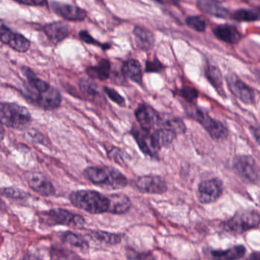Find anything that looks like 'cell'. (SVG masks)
<instances>
[{"label": "cell", "mask_w": 260, "mask_h": 260, "mask_svg": "<svg viewBox=\"0 0 260 260\" xmlns=\"http://www.w3.org/2000/svg\"><path fill=\"white\" fill-rule=\"evenodd\" d=\"M22 71L28 80L25 87V95L28 100L45 110L60 107L62 97L57 89L39 79L30 68L23 67Z\"/></svg>", "instance_id": "cell-1"}, {"label": "cell", "mask_w": 260, "mask_h": 260, "mask_svg": "<svg viewBox=\"0 0 260 260\" xmlns=\"http://www.w3.org/2000/svg\"><path fill=\"white\" fill-rule=\"evenodd\" d=\"M83 175L94 185L107 189H120L127 184L125 176L113 167H89L83 171Z\"/></svg>", "instance_id": "cell-2"}, {"label": "cell", "mask_w": 260, "mask_h": 260, "mask_svg": "<svg viewBox=\"0 0 260 260\" xmlns=\"http://www.w3.org/2000/svg\"><path fill=\"white\" fill-rule=\"evenodd\" d=\"M70 201L79 209L90 214H103L110 211L111 201L109 196L92 190H80L70 194Z\"/></svg>", "instance_id": "cell-3"}, {"label": "cell", "mask_w": 260, "mask_h": 260, "mask_svg": "<svg viewBox=\"0 0 260 260\" xmlns=\"http://www.w3.org/2000/svg\"><path fill=\"white\" fill-rule=\"evenodd\" d=\"M31 122L28 109L16 103H0V123L16 130H25Z\"/></svg>", "instance_id": "cell-4"}, {"label": "cell", "mask_w": 260, "mask_h": 260, "mask_svg": "<svg viewBox=\"0 0 260 260\" xmlns=\"http://www.w3.org/2000/svg\"><path fill=\"white\" fill-rule=\"evenodd\" d=\"M233 168L240 179L249 184L257 185L259 182V168L250 155H239L234 158Z\"/></svg>", "instance_id": "cell-5"}, {"label": "cell", "mask_w": 260, "mask_h": 260, "mask_svg": "<svg viewBox=\"0 0 260 260\" xmlns=\"http://www.w3.org/2000/svg\"><path fill=\"white\" fill-rule=\"evenodd\" d=\"M259 218L258 211H240L225 222V229L234 234H243L249 230L258 228Z\"/></svg>", "instance_id": "cell-6"}, {"label": "cell", "mask_w": 260, "mask_h": 260, "mask_svg": "<svg viewBox=\"0 0 260 260\" xmlns=\"http://www.w3.org/2000/svg\"><path fill=\"white\" fill-rule=\"evenodd\" d=\"M43 219L49 225H63L74 228H82L85 225L82 216L63 208H54L43 213Z\"/></svg>", "instance_id": "cell-7"}, {"label": "cell", "mask_w": 260, "mask_h": 260, "mask_svg": "<svg viewBox=\"0 0 260 260\" xmlns=\"http://www.w3.org/2000/svg\"><path fill=\"white\" fill-rule=\"evenodd\" d=\"M192 118L204 127L213 139L218 141L228 138L229 134L228 127L220 121H217L210 116L205 111L196 109L192 114Z\"/></svg>", "instance_id": "cell-8"}, {"label": "cell", "mask_w": 260, "mask_h": 260, "mask_svg": "<svg viewBox=\"0 0 260 260\" xmlns=\"http://www.w3.org/2000/svg\"><path fill=\"white\" fill-rule=\"evenodd\" d=\"M226 83L231 93L246 105L255 103V92L253 89L242 81L236 74H226Z\"/></svg>", "instance_id": "cell-9"}, {"label": "cell", "mask_w": 260, "mask_h": 260, "mask_svg": "<svg viewBox=\"0 0 260 260\" xmlns=\"http://www.w3.org/2000/svg\"><path fill=\"white\" fill-rule=\"evenodd\" d=\"M135 114L140 127L147 132H150L154 127L161 126L162 115L146 103L139 105L135 110Z\"/></svg>", "instance_id": "cell-10"}, {"label": "cell", "mask_w": 260, "mask_h": 260, "mask_svg": "<svg viewBox=\"0 0 260 260\" xmlns=\"http://www.w3.org/2000/svg\"><path fill=\"white\" fill-rule=\"evenodd\" d=\"M0 42L19 53L27 52L31 47L28 39L19 33L13 32L2 21H0Z\"/></svg>", "instance_id": "cell-11"}, {"label": "cell", "mask_w": 260, "mask_h": 260, "mask_svg": "<svg viewBox=\"0 0 260 260\" xmlns=\"http://www.w3.org/2000/svg\"><path fill=\"white\" fill-rule=\"evenodd\" d=\"M223 182L217 178L203 181L198 188V198L202 204L216 202L223 193Z\"/></svg>", "instance_id": "cell-12"}, {"label": "cell", "mask_w": 260, "mask_h": 260, "mask_svg": "<svg viewBox=\"0 0 260 260\" xmlns=\"http://www.w3.org/2000/svg\"><path fill=\"white\" fill-rule=\"evenodd\" d=\"M136 186L141 192L149 194H162L168 189L165 179L160 176L153 175L138 178Z\"/></svg>", "instance_id": "cell-13"}, {"label": "cell", "mask_w": 260, "mask_h": 260, "mask_svg": "<svg viewBox=\"0 0 260 260\" xmlns=\"http://www.w3.org/2000/svg\"><path fill=\"white\" fill-rule=\"evenodd\" d=\"M131 134L135 138L140 150L144 154L153 158H156L157 156L159 150L155 147L150 132L144 130L139 126V127H134L131 131Z\"/></svg>", "instance_id": "cell-14"}, {"label": "cell", "mask_w": 260, "mask_h": 260, "mask_svg": "<svg viewBox=\"0 0 260 260\" xmlns=\"http://www.w3.org/2000/svg\"><path fill=\"white\" fill-rule=\"evenodd\" d=\"M51 7L56 14L66 20L80 22V21L85 20L87 16L86 11L77 6L71 5V4L51 2Z\"/></svg>", "instance_id": "cell-15"}, {"label": "cell", "mask_w": 260, "mask_h": 260, "mask_svg": "<svg viewBox=\"0 0 260 260\" xmlns=\"http://www.w3.org/2000/svg\"><path fill=\"white\" fill-rule=\"evenodd\" d=\"M28 182L30 188L42 196H54L55 188L46 177L39 173H31L28 176Z\"/></svg>", "instance_id": "cell-16"}, {"label": "cell", "mask_w": 260, "mask_h": 260, "mask_svg": "<svg viewBox=\"0 0 260 260\" xmlns=\"http://www.w3.org/2000/svg\"><path fill=\"white\" fill-rule=\"evenodd\" d=\"M42 29L50 42L54 45L63 42L70 34L69 25L61 21L46 24Z\"/></svg>", "instance_id": "cell-17"}, {"label": "cell", "mask_w": 260, "mask_h": 260, "mask_svg": "<svg viewBox=\"0 0 260 260\" xmlns=\"http://www.w3.org/2000/svg\"><path fill=\"white\" fill-rule=\"evenodd\" d=\"M213 34L219 40L230 45L238 44L242 39L241 33L237 27L229 24H222L213 28Z\"/></svg>", "instance_id": "cell-18"}, {"label": "cell", "mask_w": 260, "mask_h": 260, "mask_svg": "<svg viewBox=\"0 0 260 260\" xmlns=\"http://www.w3.org/2000/svg\"><path fill=\"white\" fill-rule=\"evenodd\" d=\"M133 34L137 46L141 51H150L154 46V35L148 28L141 25H136L134 28Z\"/></svg>", "instance_id": "cell-19"}, {"label": "cell", "mask_w": 260, "mask_h": 260, "mask_svg": "<svg viewBox=\"0 0 260 260\" xmlns=\"http://www.w3.org/2000/svg\"><path fill=\"white\" fill-rule=\"evenodd\" d=\"M197 7L201 11L209 16L220 19L231 18V13L220 3L212 0H201L197 3Z\"/></svg>", "instance_id": "cell-20"}, {"label": "cell", "mask_w": 260, "mask_h": 260, "mask_svg": "<svg viewBox=\"0 0 260 260\" xmlns=\"http://www.w3.org/2000/svg\"><path fill=\"white\" fill-rule=\"evenodd\" d=\"M123 75L137 84L142 85L143 71L141 63L136 59H130L124 62L121 68Z\"/></svg>", "instance_id": "cell-21"}, {"label": "cell", "mask_w": 260, "mask_h": 260, "mask_svg": "<svg viewBox=\"0 0 260 260\" xmlns=\"http://www.w3.org/2000/svg\"><path fill=\"white\" fill-rule=\"evenodd\" d=\"M246 252L245 246L239 245L224 250H211L210 254L214 260H240Z\"/></svg>", "instance_id": "cell-22"}, {"label": "cell", "mask_w": 260, "mask_h": 260, "mask_svg": "<svg viewBox=\"0 0 260 260\" xmlns=\"http://www.w3.org/2000/svg\"><path fill=\"white\" fill-rule=\"evenodd\" d=\"M151 137L155 147L158 150H160L162 147L171 145L176 138V135L170 129L160 127L154 131Z\"/></svg>", "instance_id": "cell-23"}, {"label": "cell", "mask_w": 260, "mask_h": 260, "mask_svg": "<svg viewBox=\"0 0 260 260\" xmlns=\"http://www.w3.org/2000/svg\"><path fill=\"white\" fill-rule=\"evenodd\" d=\"M86 74L92 80L105 81L110 77L111 63L109 60L103 59L95 66L89 67L86 69Z\"/></svg>", "instance_id": "cell-24"}, {"label": "cell", "mask_w": 260, "mask_h": 260, "mask_svg": "<svg viewBox=\"0 0 260 260\" xmlns=\"http://www.w3.org/2000/svg\"><path fill=\"white\" fill-rule=\"evenodd\" d=\"M205 76L220 96H226L223 88V76L218 68L212 65L207 66L205 69Z\"/></svg>", "instance_id": "cell-25"}, {"label": "cell", "mask_w": 260, "mask_h": 260, "mask_svg": "<svg viewBox=\"0 0 260 260\" xmlns=\"http://www.w3.org/2000/svg\"><path fill=\"white\" fill-rule=\"evenodd\" d=\"M79 86L85 98L91 102H102L103 96L99 89L98 85L95 82L82 79L79 82Z\"/></svg>", "instance_id": "cell-26"}, {"label": "cell", "mask_w": 260, "mask_h": 260, "mask_svg": "<svg viewBox=\"0 0 260 260\" xmlns=\"http://www.w3.org/2000/svg\"><path fill=\"white\" fill-rule=\"evenodd\" d=\"M111 201L109 212L115 214H124L130 209L132 202L124 194H114L109 196Z\"/></svg>", "instance_id": "cell-27"}, {"label": "cell", "mask_w": 260, "mask_h": 260, "mask_svg": "<svg viewBox=\"0 0 260 260\" xmlns=\"http://www.w3.org/2000/svg\"><path fill=\"white\" fill-rule=\"evenodd\" d=\"M160 127L170 129V131L176 134V136L183 135L186 132V126H185V123L179 117L162 116Z\"/></svg>", "instance_id": "cell-28"}, {"label": "cell", "mask_w": 260, "mask_h": 260, "mask_svg": "<svg viewBox=\"0 0 260 260\" xmlns=\"http://www.w3.org/2000/svg\"><path fill=\"white\" fill-rule=\"evenodd\" d=\"M89 236L92 240L107 245L118 244L122 239V237L120 234H112V233L102 231H92Z\"/></svg>", "instance_id": "cell-29"}, {"label": "cell", "mask_w": 260, "mask_h": 260, "mask_svg": "<svg viewBox=\"0 0 260 260\" xmlns=\"http://www.w3.org/2000/svg\"><path fill=\"white\" fill-rule=\"evenodd\" d=\"M231 18L238 22H256L259 19V13L254 10L240 9L231 13Z\"/></svg>", "instance_id": "cell-30"}, {"label": "cell", "mask_w": 260, "mask_h": 260, "mask_svg": "<svg viewBox=\"0 0 260 260\" xmlns=\"http://www.w3.org/2000/svg\"><path fill=\"white\" fill-rule=\"evenodd\" d=\"M62 240L64 243L74 246V247L79 248L80 249H86L88 248V243L81 236L78 234H74L73 232L64 233L62 236Z\"/></svg>", "instance_id": "cell-31"}, {"label": "cell", "mask_w": 260, "mask_h": 260, "mask_svg": "<svg viewBox=\"0 0 260 260\" xmlns=\"http://www.w3.org/2000/svg\"><path fill=\"white\" fill-rule=\"evenodd\" d=\"M185 23L197 32H204L207 28L206 21L201 16H188L185 19Z\"/></svg>", "instance_id": "cell-32"}, {"label": "cell", "mask_w": 260, "mask_h": 260, "mask_svg": "<svg viewBox=\"0 0 260 260\" xmlns=\"http://www.w3.org/2000/svg\"><path fill=\"white\" fill-rule=\"evenodd\" d=\"M176 93L182 97L187 103H192L199 97V92L196 88L189 86H185L181 88Z\"/></svg>", "instance_id": "cell-33"}, {"label": "cell", "mask_w": 260, "mask_h": 260, "mask_svg": "<svg viewBox=\"0 0 260 260\" xmlns=\"http://www.w3.org/2000/svg\"><path fill=\"white\" fill-rule=\"evenodd\" d=\"M127 257L129 260H156L150 252H139L130 248L127 249Z\"/></svg>", "instance_id": "cell-34"}, {"label": "cell", "mask_w": 260, "mask_h": 260, "mask_svg": "<svg viewBox=\"0 0 260 260\" xmlns=\"http://www.w3.org/2000/svg\"><path fill=\"white\" fill-rule=\"evenodd\" d=\"M0 194H2L5 197L10 198L11 199H17V200L26 199L28 196V194L25 191L13 187L3 188L0 190Z\"/></svg>", "instance_id": "cell-35"}, {"label": "cell", "mask_w": 260, "mask_h": 260, "mask_svg": "<svg viewBox=\"0 0 260 260\" xmlns=\"http://www.w3.org/2000/svg\"><path fill=\"white\" fill-rule=\"evenodd\" d=\"M79 37H80V40L82 42H85L88 45H95V46L100 47L103 48V50H109L111 48V45L109 44H102L101 42H98L95 40L93 37L89 35V33L87 31H81L79 33Z\"/></svg>", "instance_id": "cell-36"}, {"label": "cell", "mask_w": 260, "mask_h": 260, "mask_svg": "<svg viewBox=\"0 0 260 260\" xmlns=\"http://www.w3.org/2000/svg\"><path fill=\"white\" fill-rule=\"evenodd\" d=\"M104 92L109 98L121 107H125L126 101L124 97L118 93L115 89L110 87H104Z\"/></svg>", "instance_id": "cell-37"}, {"label": "cell", "mask_w": 260, "mask_h": 260, "mask_svg": "<svg viewBox=\"0 0 260 260\" xmlns=\"http://www.w3.org/2000/svg\"><path fill=\"white\" fill-rule=\"evenodd\" d=\"M164 69H165V66L156 57L146 62V73H160Z\"/></svg>", "instance_id": "cell-38"}, {"label": "cell", "mask_w": 260, "mask_h": 260, "mask_svg": "<svg viewBox=\"0 0 260 260\" xmlns=\"http://www.w3.org/2000/svg\"><path fill=\"white\" fill-rule=\"evenodd\" d=\"M16 3H18L19 4H21V5H25V6H42L45 5V4H48L46 1H42V0H20V1H16Z\"/></svg>", "instance_id": "cell-39"}, {"label": "cell", "mask_w": 260, "mask_h": 260, "mask_svg": "<svg viewBox=\"0 0 260 260\" xmlns=\"http://www.w3.org/2000/svg\"><path fill=\"white\" fill-rule=\"evenodd\" d=\"M250 132L251 134L252 135V136H253V138H255L257 144H258V141H259V128H258V127H251Z\"/></svg>", "instance_id": "cell-40"}, {"label": "cell", "mask_w": 260, "mask_h": 260, "mask_svg": "<svg viewBox=\"0 0 260 260\" xmlns=\"http://www.w3.org/2000/svg\"><path fill=\"white\" fill-rule=\"evenodd\" d=\"M248 260H260V254L258 252H253L249 255Z\"/></svg>", "instance_id": "cell-41"}, {"label": "cell", "mask_w": 260, "mask_h": 260, "mask_svg": "<svg viewBox=\"0 0 260 260\" xmlns=\"http://www.w3.org/2000/svg\"><path fill=\"white\" fill-rule=\"evenodd\" d=\"M5 136V130H4V125L0 123V142L4 140Z\"/></svg>", "instance_id": "cell-42"}, {"label": "cell", "mask_w": 260, "mask_h": 260, "mask_svg": "<svg viewBox=\"0 0 260 260\" xmlns=\"http://www.w3.org/2000/svg\"><path fill=\"white\" fill-rule=\"evenodd\" d=\"M6 208H7V206H6L5 202L0 199V210L6 209Z\"/></svg>", "instance_id": "cell-43"}]
</instances>
